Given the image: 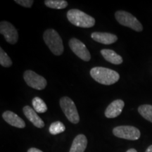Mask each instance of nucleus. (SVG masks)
<instances>
[{
  "mask_svg": "<svg viewBox=\"0 0 152 152\" xmlns=\"http://www.w3.org/2000/svg\"><path fill=\"white\" fill-rule=\"evenodd\" d=\"M15 2L26 8H30L34 3L33 0H15Z\"/></svg>",
  "mask_w": 152,
  "mask_h": 152,
  "instance_id": "21",
  "label": "nucleus"
},
{
  "mask_svg": "<svg viewBox=\"0 0 152 152\" xmlns=\"http://www.w3.org/2000/svg\"><path fill=\"white\" fill-rule=\"evenodd\" d=\"M0 64L6 68L11 67L12 65V61L2 48L0 49Z\"/></svg>",
  "mask_w": 152,
  "mask_h": 152,
  "instance_id": "20",
  "label": "nucleus"
},
{
  "mask_svg": "<svg viewBox=\"0 0 152 152\" xmlns=\"http://www.w3.org/2000/svg\"><path fill=\"white\" fill-rule=\"evenodd\" d=\"M43 39L47 47L54 55L60 56L63 54L64 47L62 39L56 30L54 29L45 30L43 34Z\"/></svg>",
  "mask_w": 152,
  "mask_h": 152,
  "instance_id": "3",
  "label": "nucleus"
},
{
  "mask_svg": "<svg viewBox=\"0 0 152 152\" xmlns=\"http://www.w3.org/2000/svg\"><path fill=\"white\" fill-rule=\"evenodd\" d=\"M145 152H152V145H150L149 147L147 148Z\"/></svg>",
  "mask_w": 152,
  "mask_h": 152,
  "instance_id": "23",
  "label": "nucleus"
},
{
  "mask_svg": "<svg viewBox=\"0 0 152 152\" xmlns=\"http://www.w3.org/2000/svg\"><path fill=\"white\" fill-rule=\"evenodd\" d=\"M125 103L123 100L116 99L112 102L108 106L105 111V116L108 118H114L120 115L122 113Z\"/></svg>",
  "mask_w": 152,
  "mask_h": 152,
  "instance_id": "10",
  "label": "nucleus"
},
{
  "mask_svg": "<svg viewBox=\"0 0 152 152\" xmlns=\"http://www.w3.org/2000/svg\"><path fill=\"white\" fill-rule=\"evenodd\" d=\"M91 37L94 41L104 44V45H111L118 40V37L116 35L109 33L94 32L92 33Z\"/></svg>",
  "mask_w": 152,
  "mask_h": 152,
  "instance_id": "13",
  "label": "nucleus"
},
{
  "mask_svg": "<svg viewBox=\"0 0 152 152\" xmlns=\"http://www.w3.org/2000/svg\"><path fill=\"white\" fill-rule=\"evenodd\" d=\"M28 152H43L40 149H38L37 148H30L28 150Z\"/></svg>",
  "mask_w": 152,
  "mask_h": 152,
  "instance_id": "22",
  "label": "nucleus"
},
{
  "mask_svg": "<svg viewBox=\"0 0 152 152\" xmlns=\"http://www.w3.org/2000/svg\"><path fill=\"white\" fill-rule=\"evenodd\" d=\"M0 33L4 35L6 41L11 45H15L18 39V33L16 28L8 21L0 23Z\"/></svg>",
  "mask_w": 152,
  "mask_h": 152,
  "instance_id": "9",
  "label": "nucleus"
},
{
  "mask_svg": "<svg viewBox=\"0 0 152 152\" xmlns=\"http://www.w3.org/2000/svg\"><path fill=\"white\" fill-rule=\"evenodd\" d=\"M87 146V139L85 134H80L74 138L69 152H84Z\"/></svg>",
  "mask_w": 152,
  "mask_h": 152,
  "instance_id": "14",
  "label": "nucleus"
},
{
  "mask_svg": "<svg viewBox=\"0 0 152 152\" xmlns=\"http://www.w3.org/2000/svg\"><path fill=\"white\" fill-rule=\"evenodd\" d=\"M23 79L28 86L37 90H42L47 85V80L33 71L28 70L24 72Z\"/></svg>",
  "mask_w": 152,
  "mask_h": 152,
  "instance_id": "7",
  "label": "nucleus"
},
{
  "mask_svg": "<svg viewBox=\"0 0 152 152\" xmlns=\"http://www.w3.org/2000/svg\"><path fill=\"white\" fill-rule=\"evenodd\" d=\"M113 134L118 138L128 140H137L141 133L135 127L130 125H121L113 128Z\"/></svg>",
  "mask_w": 152,
  "mask_h": 152,
  "instance_id": "6",
  "label": "nucleus"
},
{
  "mask_svg": "<svg viewBox=\"0 0 152 152\" xmlns=\"http://www.w3.org/2000/svg\"><path fill=\"white\" fill-rule=\"evenodd\" d=\"M100 52L102 56L104 58V59L112 64L119 65V64H122L123 61L121 56H120L116 52H114L113 50H111V49H102Z\"/></svg>",
  "mask_w": 152,
  "mask_h": 152,
  "instance_id": "15",
  "label": "nucleus"
},
{
  "mask_svg": "<svg viewBox=\"0 0 152 152\" xmlns=\"http://www.w3.org/2000/svg\"><path fill=\"white\" fill-rule=\"evenodd\" d=\"M45 5L54 9H63L68 7V2L65 0H45Z\"/></svg>",
  "mask_w": 152,
  "mask_h": 152,
  "instance_id": "18",
  "label": "nucleus"
},
{
  "mask_svg": "<svg viewBox=\"0 0 152 152\" xmlns=\"http://www.w3.org/2000/svg\"><path fill=\"white\" fill-rule=\"evenodd\" d=\"M69 47L74 54L85 61L91 59V55L87 47L83 42L77 38H71L68 42Z\"/></svg>",
  "mask_w": 152,
  "mask_h": 152,
  "instance_id": "8",
  "label": "nucleus"
},
{
  "mask_svg": "<svg viewBox=\"0 0 152 152\" xmlns=\"http://www.w3.org/2000/svg\"><path fill=\"white\" fill-rule=\"evenodd\" d=\"M138 112L147 121L152 123V105L143 104L139 106Z\"/></svg>",
  "mask_w": 152,
  "mask_h": 152,
  "instance_id": "16",
  "label": "nucleus"
},
{
  "mask_svg": "<svg viewBox=\"0 0 152 152\" xmlns=\"http://www.w3.org/2000/svg\"><path fill=\"white\" fill-rule=\"evenodd\" d=\"M66 130V127L64 125V123L61 121H56V122L52 123L50 125L49 128V132L50 134L53 135L60 134V133L64 132Z\"/></svg>",
  "mask_w": 152,
  "mask_h": 152,
  "instance_id": "19",
  "label": "nucleus"
},
{
  "mask_svg": "<svg viewBox=\"0 0 152 152\" xmlns=\"http://www.w3.org/2000/svg\"><path fill=\"white\" fill-rule=\"evenodd\" d=\"M32 104L34 108V110L39 113H45L47 111V106L45 102L41 98L36 96L33 99Z\"/></svg>",
  "mask_w": 152,
  "mask_h": 152,
  "instance_id": "17",
  "label": "nucleus"
},
{
  "mask_svg": "<svg viewBox=\"0 0 152 152\" xmlns=\"http://www.w3.org/2000/svg\"><path fill=\"white\" fill-rule=\"evenodd\" d=\"M90 75L95 81L104 85H113L120 79V75L118 72L104 67L92 68Z\"/></svg>",
  "mask_w": 152,
  "mask_h": 152,
  "instance_id": "1",
  "label": "nucleus"
},
{
  "mask_svg": "<svg viewBox=\"0 0 152 152\" xmlns=\"http://www.w3.org/2000/svg\"><path fill=\"white\" fill-rule=\"evenodd\" d=\"M60 106L67 119L73 124H77L80 121V116L75 103L71 98L64 96L60 99Z\"/></svg>",
  "mask_w": 152,
  "mask_h": 152,
  "instance_id": "5",
  "label": "nucleus"
},
{
  "mask_svg": "<svg viewBox=\"0 0 152 152\" xmlns=\"http://www.w3.org/2000/svg\"><path fill=\"white\" fill-rule=\"evenodd\" d=\"M126 152H137V150L134 149H128Z\"/></svg>",
  "mask_w": 152,
  "mask_h": 152,
  "instance_id": "24",
  "label": "nucleus"
},
{
  "mask_svg": "<svg viewBox=\"0 0 152 152\" xmlns=\"http://www.w3.org/2000/svg\"><path fill=\"white\" fill-rule=\"evenodd\" d=\"M67 18L74 26L80 28H92L95 24V19L79 9H70L67 12Z\"/></svg>",
  "mask_w": 152,
  "mask_h": 152,
  "instance_id": "2",
  "label": "nucleus"
},
{
  "mask_svg": "<svg viewBox=\"0 0 152 152\" xmlns=\"http://www.w3.org/2000/svg\"><path fill=\"white\" fill-rule=\"evenodd\" d=\"M23 111V113L26 115V117L35 127L38 128H42L45 127V123H44L42 119L37 115V112L33 109H32L30 106H24Z\"/></svg>",
  "mask_w": 152,
  "mask_h": 152,
  "instance_id": "11",
  "label": "nucleus"
},
{
  "mask_svg": "<svg viewBox=\"0 0 152 152\" xmlns=\"http://www.w3.org/2000/svg\"><path fill=\"white\" fill-rule=\"evenodd\" d=\"M3 119L12 126L18 128H24L26 127V123L17 114L11 111H6L2 114Z\"/></svg>",
  "mask_w": 152,
  "mask_h": 152,
  "instance_id": "12",
  "label": "nucleus"
},
{
  "mask_svg": "<svg viewBox=\"0 0 152 152\" xmlns=\"http://www.w3.org/2000/svg\"><path fill=\"white\" fill-rule=\"evenodd\" d=\"M115 18L120 24L128 27L137 32H142L143 26L136 17L130 13L125 11H118L115 14Z\"/></svg>",
  "mask_w": 152,
  "mask_h": 152,
  "instance_id": "4",
  "label": "nucleus"
}]
</instances>
